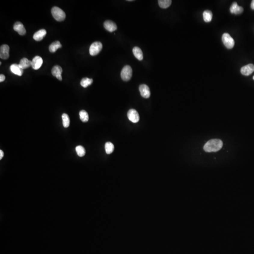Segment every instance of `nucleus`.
<instances>
[{"label": "nucleus", "mask_w": 254, "mask_h": 254, "mask_svg": "<svg viewBox=\"0 0 254 254\" xmlns=\"http://www.w3.org/2000/svg\"><path fill=\"white\" fill-rule=\"evenodd\" d=\"M223 145V142L221 140L213 139L206 143L203 149L206 152H216L222 148Z\"/></svg>", "instance_id": "obj_1"}, {"label": "nucleus", "mask_w": 254, "mask_h": 254, "mask_svg": "<svg viewBox=\"0 0 254 254\" xmlns=\"http://www.w3.org/2000/svg\"><path fill=\"white\" fill-rule=\"evenodd\" d=\"M51 13L54 19L58 21H62L66 18V13L63 10L55 6L51 10Z\"/></svg>", "instance_id": "obj_2"}, {"label": "nucleus", "mask_w": 254, "mask_h": 254, "mask_svg": "<svg viewBox=\"0 0 254 254\" xmlns=\"http://www.w3.org/2000/svg\"><path fill=\"white\" fill-rule=\"evenodd\" d=\"M132 75V68L130 66L127 65L122 68L121 74L122 80L125 81H129L131 79Z\"/></svg>", "instance_id": "obj_3"}, {"label": "nucleus", "mask_w": 254, "mask_h": 254, "mask_svg": "<svg viewBox=\"0 0 254 254\" xmlns=\"http://www.w3.org/2000/svg\"><path fill=\"white\" fill-rule=\"evenodd\" d=\"M222 41L224 45L228 49H231L234 48V39L228 33L223 34L222 37Z\"/></svg>", "instance_id": "obj_4"}, {"label": "nucleus", "mask_w": 254, "mask_h": 254, "mask_svg": "<svg viewBox=\"0 0 254 254\" xmlns=\"http://www.w3.org/2000/svg\"><path fill=\"white\" fill-rule=\"evenodd\" d=\"M102 44L99 41L93 42L90 48V53L91 56H96L99 54L102 49Z\"/></svg>", "instance_id": "obj_5"}, {"label": "nucleus", "mask_w": 254, "mask_h": 254, "mask_svg": "<svg viewBox=\"0 0 254 254\" xmlns=\"http://www.w3.org/2000/svg\"><path fill=\"white\" fill-rule=\"evenodd\" d=\"M127 116L129 120L133 123H137L139 121V115L136 110L131 109L128 111Z\"/></svg>", "instance_id": "obj_6"}, {"label": "nucleus", "mask_w": 254, "mask_h": 254, "mask_svg": "<svg viewBox=\"0 0 254 254\" xmlns=\"http://www.w3.org/2000/svg\"><path fill=\"white\" fill-rule=\"evenodd\" d=\"M10 47L8 45L3 44L0 48V57L3 60L8 59L10 56Z\"/></svg>", "instance_id": "obj_7"}, {"label": "nucleus", "mask_w": 254, "mask_h": 254, "mask_svg": "<svg viewBox=\"0 0 254 254\" xmlns=\"http://www.w3.org/2000/svg\"><path fill=\"white\" fill-rule=\"evenodd\" d=\"M140 93L142 97L145 99H148L150 96V91L148 86L145 84H142L139 87Z\"/></svg>", "instance_id": "obj_8"}, {"label": "nucleus", "mask_w": 254, "mask_h": 254, "mask_svg": "<svg viewBox=\"0 0 254 254\" xmlns=\"http://www.w3.org/2000/svg\"><path fill=\"white\" fill-rule=\"evenodd\" d=\"M254 71V65L250 64L243 66L240 69V72L242 75L245 76H249L252 74Z\"/></svg>", "instance_id": "obj_9"}, {"label": "nucleus", "mask_w": 254, "mask_h": 254, "mask_svg": "<svg viewBox=\"0 0 254 254\" xmlns=\"http://www.w3.org/2000/svg\"><path fill=\"white\" fill-rule=\"evenodd\" d=\"M43 63V60L39 56L35 57L32 61V67L35 70L39 69Z\"/></svg>", "instance_id": "obj_10"}, {"label": "nucleus", "mask_w": 254, "mask_h": 254, "mask_svg": "<svg viewBox=\"0 0 254 254\" xmlns=\"http://www.w3.org/2000/svg\"><path fill=\"white\" fill-rule=\"evenodd\" d=\"M13 29L20 35H24L26 34V30L24 25L20 22H16L13 26Z\"/></svg>", "instance_id": "obj_11"}, {"label": "nucleus", "mask_w": 254, "mask_h": 254, "mask_svg": "<svg viewBox=\"0 0 254 254\" xmlns=\"http://www.w3.org/2000/svg\"><path fill=\"white\" fill-rule=\"evenodd\" d=\"M51 72L54 76H55L59 80H62L61 75L63 72V70L60 66H55L51 70Z\"/></svg>", "instance_id": "obj_12"}, {"label": "nucleus", "mask_w": 254, "mask_h": 254, "mask_svg": "<svg viewBox=\"0 0 254 254\" xmlns=\"http://www.w3.org/2000/svg\"><path fill=\"white\" fill-rule=\"evenodd\" d=\"M104 26L105 29L110 32H113L117 29V26L115 23L112 21H106L104 23Z\"/></svg>", "instance_id": "obj_13"}, {"label": "nucleus", "mask_w": 254, "mask_h": 254, "mask_svg": "<svg viewBox=\"0 0 254 254\" xmlns=\"http://www.w3.org/2000/svg\"><path fill=\"white\" fill-rule=\"evenodd\" d=\"M10 70L12 73L17 75H22L23 74V69L21 68L19 64H14L11 65L10 66Z\"/></svg>", "instance_id": "obj_14"}, {"label": "nucleus", "mask_w": 254, "mask_h": 254, "mask_svg": "<svg viewBox=\"0 0 254 254\" xmlns=\"http://www.w3.org/2000/svg\"><path fill=\"white\" fill-rule=\"evenodd\" d=\"M47 32L46 30L44 29L40 30L35 32V34L33 36V38L36 41H40L42 40L43 38L45 36Z\"/></svg>", "instance_id": "obj_15"}, {"label": "nucleus", "mask_w": 254, "mask_h": 254, "mask_svg": "<svg viewBox=\"0 0 254 254\" xmlns=\"http://www.w3.org/2000/svg\"><path fill=\"white\" fill-rule=\"evenodd\" d=\"M19 65L21 68L24 70L32 66V61L28 60L27 58L24 57L20 60Z\"/></svg>", "instance_id": "obj_16"}, {"label": "nucleus", "mask_w": 254, "mask_h": 254, "mask_svg": "<svg viewBox=\"0 0 254 254\" xmlns=\"http://www.w3.org/2000/svg\"><path fill=\"white\" fill-rule=\"evenodd\" d=\"M133 53L134 56L139 60H142L143 59V53L140 48L135 47L133 49Z\"/></svg>", "instance_id": "obj_17"}, {"label": "nucleus", "mask_w": 254, "mask_h": 254, "mask_svg": "<svg viewBox=\"0 0 254 254\" xmlns=\"http://www.w3.org/2000/svg\"><path fill=\"white\" fill-rule=\"evenodd\" d=\"M62 45L59 41H56L52 42L49 46V50L51 53H54L56 51L57 49L62 47Z\"/></svg>", "instance_id": "obj_18"}, {"label": "nucleus", "mask_w": 254, "mask_h": 254, "mask_svg": "<svg viewBox=\"0 0 254 254\" xmlns=\"http://www.w3.org/2000/svg\"><path fill=\"white\" fill-rule=\"evenodd\" d=\"M213 14L210 10H206L203 13V20L205 22H210L212 20Z\"/></svg>", "instance_id": "obj_19"}, {"label": "nucleus", "mask_w": 254, "mask_h": 254, "mask_svg": "<svg viewBox=\"0 0 254 254\" xmlns=\"http://www.w3.org/2000/svg\"><path fill=\"white\" fill-rule=\"evenodd\" d=\"M172 3L171 0H159L158 1L159 6L162 9H166L170 6Z\"/></svg>", "instance_id": "obj_20"}, {"label": "nucleus", "mask_w": 254, "mask_h": 254, "mask_svg": "<svg viewBox=\"0 0 254 254\" xmlns=\"http://www.w3.org/2000/svg\"><path fill=\"white\" fill-rule=\"evenodd\" d=\"M92 83H93V79H90L87 77L83 78L81 81V85L84 88H87V87L90 85Z\"/></svg>", "instance_id": "obj_21"}, {"label": "nucleus", "mask_w": 254, "mask_h": 254, "mask_svg": "<svg viewBox=\"0 0 254 254\" xmlns=\"http://www.w3.org/2000/svg\"><path fill=\"white\" fill-rule=\"evenodd\" d=\"M105 148L106 154L109 155V154H112L113 152L114 149H115V147H114V145H113L112 143L108 142H106L105 144Z\"/></svg>", "instance_id": "obj_22"}, {"label": "nucleus", "mask_w": 254, "mask_h": 254, "mask_svg": "<svg viewBox=\"0 0 254 254\" xmlns=\"http://www.w3.org/2000/svg\"><path fill=\"white\" fill-rule=\"evenodd\" d=\"M62 118L63 120V125L64 128H68V127L69 126L70 122L69 116L67 114H63L62 115Z\"/></svg>", "instance_id": "obj_23"}, {"label": "nucleus", "mask_w": 254, "mask_h": 254, "mask_svg": "<svg viewBox=\"0 0 254 254\" xmlns=\"http://www.w3.org/2000/svg\"><path fill=\"white\" fill-rule=\"evenodd\" d=\"M81 120L83 122H86L89 121V117L88 112L86 111L81 110L79 113Z\"/></svg>", "instance_id": "obj_24"}, {"label": "nucleus", "mask_w": 254, "mask_h": 254, "mask_svg": "<svg viewBox=\"0 0 254 254\" xmlns=\"http://www.w3.org/2000/svg\"><path fill=\"white\" fill-rule=\"evenodd\" d=\"M76 151L79 157H83L85 155L86 151L85 148L81 145H78L75 148Z\"/></svg>", "instance_id": "obj_25"}, {"label": "nucleus", "mask_w": 254, "mask_h": 254, "mask_svg": "<svg viewBox=\"0 0 254 254\" xmlns=\"http://www.w3.org/2000/svg\"><path fill=\"white\" fill-rule=\"evenodd\" d=\"M243 11V8H242V7L238 6L237 8H236L235 10L234 14H235V15H238V14L242 13Z\"/></svg>", "instance_id": "obj_26"}, {"label": "nucleus", "mask_w": 254, "mask_h": 254, "mask_svg": "<svg viewBox=\"0 0 254 254\" xmlns=\"http://www.w3.org/2000/svg\"><path fill=\"white\" fill-rule=\"evenodd\" d=\"M238 6V5L237 2H233V4L231 5V6L230 9V12H231V13L234 14L235 10L236 8H237V7Z\"/></svg>", "instance_id": "obj_27"}, {"label": "nucleus", "mask_w": 254, "mask_h": 254, "mask_svg": "<svg viewBox=\"0 0 254 254\" xmlns=\"http://www.w3.org/2000/svg\"><path fill=\"white\" fill-rule=\"evenodd\" d=\"M5 80V76L4 75L1 74L0 75V82H2Z\"/></svg>", "instance_id": "obj_28"}, {"label": "nucleus", "mask_w": 254, "mask_h": 254, "mask_svg": "<svg viewBox=\"0 0 254 254\" xmlns=\"http://www.w3.org/2000/svg\"><path fill=\"white\" fill-rule=\"evenodd\" d=\"M4 156V152L2 150H0V160H2Z\"/></svg>", "instance_id": "obj_29"}, {"label": "nucleus", "mask_w": 254, "mask_h": 254, "mask_svg": "<svg viewBox=\"0 0 254 254\" xmlns=\"http://www.w3.org/2000/svg\"><path fill=\"white\" fill-rule=\"evenodd\" d=\"M251 8L252 10H254V0H253L251 2Z\"/></svg>", "instance_id": "obj_30"}, {"label": "nucleus", "mask_w": 254, "mask_h": 254, "mask_svg": "<svg viewBox=\"0 0 254 254\" xmlns=\"http://www.w3.org/2000/svg\"><path fill=\"white\" fill-rule=\"evenodd\" d=\"M0 64H1H1H2L1 62H0Z\"/></svg>", "instance_id": "obj_31"}, {"label": "nucleus", "mask_w": 254, "mask_h": 254, "mask_svg": "<svg viewBox=\"0 0 254 254\" xmlns=\"http://www.w3.org/2000/svg\"><path fill=\"white\" fill-rule=\"evenodd\" d=\"M253 80H254V77H253Z\"/></svg>", "instance_id": "obj_32"}]
</instances>
